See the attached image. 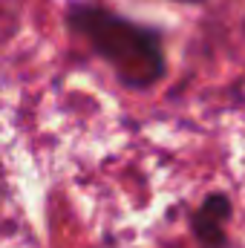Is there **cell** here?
Listing matches in <instances>:
<instances>
[{
	"label": "cell",
	"instance_id": "2",
	"mask_svg": "<svg viewBox=\"0 0 245 248\" xmlns=\"http://www.w3.org/2000/svg\"><path fill=\"white\" fill-rule=\"evenodd\" d=\"M231 199L225 193H208L202 199V205L196 208V214L190 217V228L193 237L199 240L202 248H228L225 237V222L231 219Z\"/></svg>",
	"mask_w": 245,
	"mask_h": 248
},
{
	"label": "cell",
	"instance_id": "3",
	"mask_svg": "<svg viewBox=\"0 0 245 248\" xmlns=\"http://www.w3.org/2000/svg\"><path fill=\"white\" fill-rule=\"evenodd\" d=\"M173 3H202V0H173Z\"/></svg>",
	"mask_w": 245,
	"mask_h": 248
},
{
	"label": "cell",
	"instance_id": "1",
	"mask_svg": "<svg viewBox=\"0 0 245 248\" xmlns=\"http://www.w3.org/2000/svg\"><path fill=\"white\" fill-rule=\"evenodd\" d=\"M66 26L107 63L127 90H150L168 72L165 38L159 29L136 23L95 3H69Z\"/></svg>",
	"mask_w": 245,
	"mask_h": 248
}]
</instances>
